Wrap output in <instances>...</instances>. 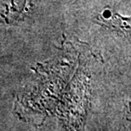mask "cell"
Returning a JSON list of instances; mask_svg holds the SVG:
<instances>
[{
    "mask_svg": "<svg viewBox=\"0 0 131 131\" xmlns=\"http://www.w3.org/2000/svg\"><path fill=\"white\" fill-rule=\"evenodd\" d=\"M95 20L97 23L106 26L112 31L131 36V17H124L117 13L105 10Z\"/></svg>",
    "mask_w": 131,
    "mask_h": 131,
    "instance_id": "6da1fadb",
    "label": "cell"
}]
</instances>
